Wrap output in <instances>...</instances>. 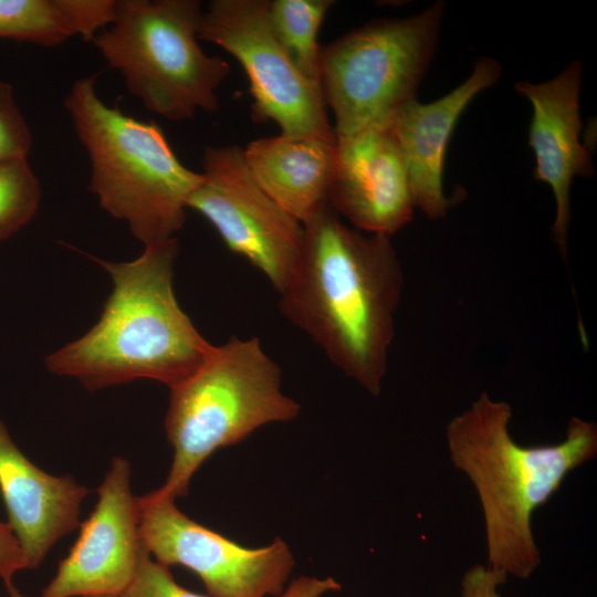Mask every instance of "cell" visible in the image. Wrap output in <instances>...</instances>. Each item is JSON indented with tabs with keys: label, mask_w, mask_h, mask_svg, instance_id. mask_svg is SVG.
Instances as JSON below:
<instances>
[{
	"label": "cell",
	"mask_w": 597,
	"mask_h": 597,
	"mask_svg": "<svg viewBox=\"0 0 597 597\" xmlns=\"http://www.w3.org/2000/svg\"><path fill=\"white\" fill-rule=\"evenodd\" d=\"M256 184L301 223L328 205L336 139L263 137L243 148Z\"/></svg>",
	"instance_id": "cell-16"
},
{
	"label": "cell",
	"mask_w": 597,
	"mask_h": 597,
	"mask_svg": "<svg viewBox=\"0 0 597 597\" xmlns=\"http://www.w3.org/2000/svg\"><path fill=\"white\" fill-rule=\"evenodd\" d=\"M40 198V181L27 158L0 160V240L33 218Z\"/></svg>",
	"instance_id": "cell-19"
},
{
	"label": "cell",
	"mask_w": 597,
	"mask_h": 597,
	"mask_svg": "<svg viewBox=\"0 0 597 597\" xmlns=\"http://www.w3.org/2000/svg\"><path fill=\"white\" fill-rule=\"evenodd\" d=\"M303 227L301 260L279 294L280 311L334 365L378 396L404 285L390 237L347 226L329 206Z\"/></svg>",
	"instance_id": "cell-1"
},
{
	"label": "cell",
	"mask_w": 597,
	"mask_h": 597,
	"mask_svg": "<svg viewBox=\"0 0 597 597\" xmlns=\"http://www.w3.org/2000/svg\"><path fill=\"white\" fill-rule=\"evenodd\" d=\"M22 569L25 564L20 546L8 523L0 521V578L9 594L17 591L13 577Z\"/></svg>",
	"instance_id": "cell-23"
},
{
	"label": "cell",
	"mask_w": 597,
	"mask_h": 597,
	"mask_svg": "<svg viewBox=\"0 0 597 597\" xmlns=\"http://www.w3.org/2000/svg\"><path fill=\"white\" fill-rule=\"evenodd\" d=\"M9 597H23L18 590L14 593L9 594ZM83 597H119V596H113V595H98V596H83Z\"/></svg>",
	"instance_id": "cell-25"
},
{
	"label": "cell",
	"mask_w": 597,
	"mask_h": 597,
	"mask_svg": "<svg viewBox=\"0 0 597 597\" xmlns=\"http://www.w3.org/2000/svg\"><path fill=\"white\" fill-rule=\"evenodd\" d=\"M512 408L482 392L446 428L449 459L473 485L482 509L488 566L530 578L541 565L535 511L566 476L597 454V426L572 417L555 444L522 446L510 432Z\"/></svg>",
	"instance_id": "cell-2"
},
{
	"label": "cell",
	"mask_w": 597,
	"mask_h": 597,
	"mask_svg": "<svg viewBox=\"0 0 597 597\" xmlns=\"http://www.w3.org/2000/svg\"><path fill=\"white\" fill-rule=\"evenodd\" d=\"M96 75L77 80L64 106L91 161L90 190L144 245L175 238L201 179L184 166L155 122L106 105Z\"/></svg>",
	"instance_id": "cell-4"
},
{
	"label": "cell",
	"mask_w": 597,
	"mask_h": 597,
	"mask_svg": "<svg viewBox=\"0 0 597 597\" xmlns=\"http://www.w3.org/2000/svg\"><path fill=\"white\" fill-rule=\"evenodd\" d=\"M179 252L176 238L145 245L129 262L96 260L114 289L97 323L82 337L50 354L49 371L96 390L136 379L169 388L195 371L211 353L181 310L172 285Z\"/></svg>",
	"instance_id": "cell-3"
},
{
	"label": "cell",
	"mask_w": 597,
	"mask_h": 597,
	"mask_svg": "<svg viewBox=\"0 0 597 597\" xmlns=\"http://www.w3.org/2000/svg\"><path fill=\"white\" fill-rule=\"evenodd\" d=\"M0 493L25 569H32L80 525V509L88 490L72 476L52 475L36 467L0 420Z\"/></svg>",
	"instance_id": "cell-15"
},
{
	"label": "cell",
	"mask_w": 597,
	"mask_h": 597,
	"mask_svg": "<svg viewBox=\"0 0 597 597\" xmlns=\"http://www.w3.org/2000/svg\"><path fill=\"white\" fill-rule=\"evenodd\" d=\"M268 6V0H213L202 12L198 39L221 46L242 65L253 121H273L287 137L335 140L322 90L303 77L276 40Z\"/></svg>",
	"instance_id": "cell-8"
},
{
	"label": "cell",
	"mask_w": 597,
	"mask_h": 597,
	"mask_svg": "<svg viewBox=\"0 0 597 597\" xmlns=\"http://www.w3.org/2000/svg\"><path fill=\"white\" fill-rule=\"evenodd\" d=\"M442 17L443 3L436 2L417 15L374 21L321 48V88L336 137L386 126L416 98Z\"/></svg>",
	"instance_id": "cell-7"
},
{
	"label": "cell",
	"mask_w": 597,
	"mask_h": 597,
	"mask_svg": "<svg viewBox=\"0 0 597 597\" xmlns=\"http://www.w3.org/2000/svg\"><path fill=\"white\" fill-rule=\"evenodd\" d=\"M583 65L574 61L544 83L519 82L515 91L532 105L528 143L535 156L534 178L547 184L555 197L552 238L567 258L570 221L569 190L576 176L594 172L590 151L580 142L579 92Z\"/></svg>",
	"instance_id": "cell-13"
},
{
	"label": "cell",
	"mask_w": 597,
	"mask_h": 597,
	"mask_svg": "<svg viewBox=\"0 0 597 597\" xmlns=\"http://www.w3.org/2000/svg\"><path fill=\"white\" fill-rule=\"evenodd\" d=\"M500 74L495 60L481 57L461 85L431 103L407 102L387 124L406 166L415 208L430 219L446 217L454 203L444 195L443 166L455 124L471 101Z\"/></svg>",
	"instance_id": "cell-14"
},
{
	"label": "cell",
	"mask_w": 597,
	"mask_h": 597,
	"mask_svg": "<svg viewBox=\"0 0 597 597\" xmlns=\"http://www.w3.org/2000/svg\"><path fill=\"white\" fill-rule=\"evenodd\" d=\"M507 576L488 565L471 566L462 576L461 597H501L500 588Z\"/></svg>",
	"instance_id": "cell-22"
},
{
	"label": "cell",
	"mask_w": 597,
	"mask_h": 597,
	"mask_svg": "<svg viewBox=\"0 0 597 597\" xmlns=\"http://www.w3.org/2000/svg\"><path fill=\"white\" fill-rule=\"evenodd\" d=\"M332 6V0H273L268 6L276 40L303 77L320 88L322 46L317 34Z\"/></svg>",
	"instance_id": "cell-18"
},
{
	"label": "cell",
	"mask_w": 597,
	"mask_h": 597,
	"mask_svg": "<svg viewBox=\"0 0 597 597\" xmlns=\"http://www.w3.org/2000/svg\"><path fill=\"white\" fill-rule=\"evenodd\" d=\"M187 207L203 216L227 248L245 258L280 294L301 260L304 227L254 180L243 147H207Z\"/></svg>",
	"instance_id": "cell-9"
},
{
	"label": "cell",
	"mask_w": 597,
	"mask_h": 597,
	"mask_svg": "<svg viewBox=\"0 0 597 597\" xmlns=\"http://www.w3.org/2000/svg\"><path fill=\"white\" fill-rule=\"evenodd\" d=\"M96 492L94 510L41 597L121 596L134 579L144 544L125 458L112 459Z\"/></svg>",
	"instance_id": "cell-11"
},
{
	"label": "cell",
	"mask_w": 597,
	"mask_h": 597,
	"mask_svg": "<svg viewBox=\"0 0 597 597\" xmlns=\"http://www.w3.org/2000/svg\"><path fill=\"white\" fill-rule=\"evenodd\" d=\"M31 132L15 104L11 85L0 82V160L27 158Z\"/></svg>",
	"instance_id": "cell-21"
},
{
	"label": "cell",
	"mask_w": 597,
	"mask_h": 597,
	"mask_svg": "<svg viewBox=\"0 0 597 597\" xmlns=\"http://www.w3.org/2000/svg\"><path fill=\"white\" fill-rule=\"evenodd\" d=\"M115 0H0V38L55 46L93 40L114 17Z\"/></svg>",
	"instance_id": "cell-17"
},
{
	"label": "cell",
	"mask_w": 597,
	"mask_h": 597,
	"mask_svg": "<svg viewBox=\"0 0 597 597\" xmlns=\"http://www.w3.org/2000/svg\"><path fill=\"white\" fill-rule=\"evenodd\" d=\"M341 588V584L329 576H301L293 579L277 597H323Z\"/></svg>",
	"instance_id": "cell-24"
},
{
	"label": "cell",
	"mask_w": 597,
	"mask_h": 597,
	"mask_svg": "<svg viewBox=\"0 0 597 597\" xmlns=\"http://www.w3.org/2000/svg\"><path fill=\"white\" fill-rule=\"evenodd\" d=\"M202 12L196 0H116L113 20L92 41L145 107L186 121L218 108L217 90L230 72L198 44Z\"/></svg>",
	"instance_id": "cell-6"
},
{
	"label": "cell",
	"mask_w": 597,
	"mask_h": 597,
	"mask_svg": "<svg viewBox=\"0 0 597 597\" xmlns=\"http://www.w3.org/2000/svg\"><path fill=\"white\" fill-rule=\"evenodd\" d=\"M170 389L165 431L172 462L156 491L176 500L188 494L192 476L217 450L256 429L295 419L300 404L282 391L279 365L258 337L231 336Z\"/></svg>",
	"instance_id": "cell-5"
},
{
	"label": "cell",
	"mask_w": 597,
	"mask_h": 597,
	"mask_svg": "<svg viewBox=\"0 0 597 597\" xmlns=\"http://www.w3.org/2000/svg\"><path fill=\"white\" fill-rule=\"evenodd\" d=\"M328 205L367 233L391 237L412 219L406 166L387 125L336 137Z\"/></svg>",
	"instance_id": "cell-12"
},
{
	"label": "cell",
	"mask_w": 597,
	"mask_h": 597,
	"mask_svg": "<svg viewBox=\"0 0 597 597\" xmlns=\"http://www.w3.org/2000/svg\"><path fill=\"white\" fill-rule=\"evenodd\" d=\"M119 597H208L180 586L169 567L157 562L146 549L140 554L136 575Z\"/></svg>",
	"instance_id": "cell-20"
},
{
	"label": "cell",
	"mask_w": 597,
	"mask_h": 597,
	"mask_svg": "<svg viewBox=\"0 0 597 597\" xmlns=\"http://www.w3.org/2000/svg\"><path fill=\"white\" fill-rule=\"evenodd\" d=\"M156 490L138 496L139 533L160 564L193 572L212 597L279 596L294 568L289 545L275 538L250 548L184 514Z\"/></svg>",
	"instance_id": "cell-10"
}]
</instances>
